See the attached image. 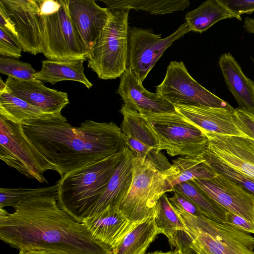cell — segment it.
<instances>
[{"label":"cell","mask_w":254,"mask_h":254,"mask_svg":"<svg viewBox=\"0 0 254 254\" xmlns=\"http://www.w3.org/2000/svg\"><path fill=\"white\" fill-rule=\"evenodd\" d=\"M57 192L32 196L12 213L0 208V239L19 250L31 247L67 254H109L111 249L59 206Z\"/></svg>","instance_id":"obj_1"},{"label":"cell","mask_w":254,"mask_h":254,"mask_svg":"<svg viewBox=\"0 0 254 254\" xmlns=\"http://www.w3.org/2000/svg\"><path fill=\"white\" fill-rule=\"evenodd\" d=\"M21 125L61 177L115 155L126 146L121 128L113 122L88 120L73 127L64 117L33 120Z\"/></svg>","instance_id":"obj_2"},{"label":"cell","mask_w":254,"mask_h":254,"mask_svg":"<svg viewBox=\"0 0 254 254\" xmlns=\"http://www.w3.org/2000/svg\"><path fill=\"white\" fill-rule=\"evenodd\" d=\"M174 209L185 226L168 240L176 254H254V237L250 233L204 215Z\"/></svg>","instance_id":"obj_3"},{"label":"cell","mask_w":254,"mask_h":254,"mask_svg":"<svg viewBox=\"0 0 254 254\" xmlns=\"http://www.w3.org/2000/svg\"><path fill=\"white\" fill-rule=\"evenodd\" d=\"M124 152V149L61 177L57 183L56 199L59 207L79 223L90 218Z\"/></svg>","instance_id":"obj_4"},{"label":"cell","mask_w":254,"mask_h":254,"mask_svg":"<svg viewBox=\"0 0 254 254\" xmlns=\"http://www.w3.org/2000/svg\"><path fill=\"white\" fill-rule=\"evenodd\" d=\"M111 17L90 51L88 67L102 79L120 77L127 68L130 9H109Z\"/></svg>","instance_id":"obj_5"},{"label":"cell","mask_w":254,"mask_h":254,"mask_svg":"<svg viewBox=\"0 0 254 254\" xmlns=\"http://www.w3.org/2000/svg\"><path fill=\"white\" fill-rule=\"evenodd\" d=\"M132 155L131 184L119 209L130 222L137 224L154 218L158 200L168 190L163 171L150 161Z\"/></svg>","instance_id":"obj_6"},{"label":"cell","mask_w":254,"mask_h":254,"mask_svg":"<svg viewBox=\"0 0 254 254\" xmlns=\"http://www.w3.org/2000/svg\"><path fill=\"white\" fill-rule=\"evenodd\" d=\"M159 143L158 151L174 157L196 156L206 149L204 133L176 110L141 114Z\"/></svg>","instance_id":"obj_7"},{"label":"cell","mask_w":254,"mask_h":254,"mask_svg":"<svg viewBox=\"0 0 254 254\" xmlns=\"http://www.w3.org/2000/svg\"><path fill=\"white\" fill-rule=\"evenodd\" d=\"M0 159L25 177L43 183L47 170L56 171L23 131L21 124L0 116Z\"/></svg>","instance_id":"obj_8"},{"label":"cell","mask_w":254,"mask_h":254,"mask_svg":"<svg viewBox=\"0 0 254 254\" xmlns=\"http://www.w3.org/2000/svg\"><path fill=\"white\" fill-rule=\"evenodd\" d=\"M60 7L52 13H40L43 54L49 60L86 61L90 50L70 17L67 0H60Z\"/></svg>","instance_id":"obj_9"},{"label":"cell","mask_w":254,"mask_h":254,"mask_svg":"<svg viewBox=\"0 0 254 254\" xmlns=\"http://www.w3.org/2000/svg\"><path fill=\"white\" fill-rule=\"evenodd\" d=\"M156 92L173 105L231 109L226 101L207 90L189 74L183 62H171Z\"/></svg>","instance_id":"obj_10"},{"label":"cell","mask_w":254,"mask_h":254,"mask_svg":"<svg viewBox=\"0 0 254 254\" xmlns=\"http://www.w3.org/2000/svg\"><path fill=\"white\" fill-rule=\"evenodd\" d=\"M190 32L186 22L164 38L149 30L129 27L127 68L133 71L138 82L142 84L165 51L174 41Z\"/></svg>","instance_id":"obj_11"},{"label":"cell","mask_w":254,"mask_h":254,"mask_svg":"<svg viewBox=\"0 0 254 254\" xmlns=\"http://www.w3.org/2000/svg\"><path fill=\"white\" fill-rule=\"evenodd\" d=\"M191 181L206 196L226 211L254 224V195L242 186L216 172L210 179Z\"/></svg>","instance_id":"obj_12"},{"label":"cell","mask_w":254,"mask_h":254,"mask_svg":"<svg viewBox=\"0 0 254 254\" xmlns=\"http://www.w3.org/2000/svg\"><path fill=\"white\" fill-rule=\"evenodd\" d=\"M0 4L13 22L24 52L44 53L40 21L39 0H0Z\"/></svg>","instance_id":"obj_13"},{"label":"cell","mask_w":254,"mask_h":254,"mask_svg":"<svg viewBox=\"0 0 254 254\" xmlns=\"http://www.w3.org/2000/svg\"><path fill=\"white\" fill-rule=\"evenodd\" d=\"M208 139V153L254 180V139L203 131Z\"/></svg>","instance_id":"obj_14"},{"label":"cell","mask_w":254,"mask_h":254,"mask_svg":"<svg viewBox=\"0 0 254 254\" xmlns=\"http://www.w3.org/2000/svg\"><path fill=\"white\" fill-rule=\"evenodd\" d=\"M120 112L123 116L121 129L132 153L150 161L157 167L164 166L168 160L158 151V142L142 115L124 104Z\"/></svg>","instance_id":"obj_15"},{"label":"cell","mask_w":254,"mask_h":254,"mask_svg":"<svg viewBox=\"0 0 254 254\" xmlns=\"http://www.w3.org/2000/svg\"><path fill=\"white\" fill-rule=\"evenodd\" d=\"M5 83L9 93L49 114H61L69 104L66 92L49 88L41 81L23 80L8 76Z\"/></svg>","instance_id":"obj_16"},{"label":"cell","mask_w":254,"mask_h":254,"mask_svg":"<svg viewBox=\"0 0 254 254\" xmlns=\"http://www.w3.org/2000/svg\"><path fill=\"white\" fill-rule=\"evenodd\" d=\"M67 8L77 31L90 51L110 20L111 11L93 0H67Z\"/></svg>","instance_id":"obj_17"},{"label":"cell","mask_w":254,"mask_h":254,"mask_svg":"<svg viewBox=\"0 0 254 254\" xmlns=\"http://www.w3.org/2000/svg\"><path fill=\"white\" fill-rule=\"evenodd\" d=\"M175 110L203 131L246 136L238 128L234 109L207 106L174 105Z\"/></svg>","instance_id":"obj_18"},{"label":"cell","mask_w":254,"mask_h":254,"mask_svg":"<svg viewBox=\"0 0 254 254\" xmlns=\"http://www.w3.org/2000/svg\"><path fill=\"white\" fill-rule=\"evenodd\" d=\"M117 92L124 104L141 114L161 113L175 111L174 105L158 93L147 91L139 83L133 71L127 68L120 77Z\"/></svg>","instance_id":"obj_19"},{"label":"cell","mask_w":254,"mask_h":254,"mask_svg":"<svg viewBox=\"0 0 254 254\" xmlns=\"http://www.w3.org/2000/svg\"><path fill=\"white\" fill-rule=\"evenodd\" d=\"M82 223L94 238L111 250L138 224L130 222L118 207L110 206L99 214L85 219Z\"/></svg>","instance_id":"obj_20"},{"label":"cell","mask_w":254,"mask_h":254,"mask_svg":"<svg viewBox=\"0 0 254 254\" xmlns=\"http://www.w3.org/2000/svg\"><path fill=\"white\" fill-rule=\"evenodd\" d=\"M219 66L229 91L238 104V109L254 115V81L243 72L230 53L220 56Z\"/></svg>","instance_id":"obj_21"},{"label":"cell","mask_w":254,"mask_h":254,"mask_svg":"<svg viewBox=\"0 0 254 254\" xmlns=\"http://www.w3.org/2000/svg\"><path fill=\"white\" fill-rule=\"evenodd\" d=\"M132 158L131 151L126 146L122 158L90 217L99 214L109 206L119 208L131 184Z\"/></svg>","instance_id":"obj_22"},{"label":"cell","mask_w":254,"mask_h":254,"mask_svg":"<svg viewBox=\"0 0 254 254\" xmlns=\"http://www.w3.org/2000/svg\"><path fill=\"white\" fill-rule=\"evenodd\" d=\"M163 172L166 178L168 191H173L174 187L180 183L193 179H210L216 174L206 163L202 153L196 156L178 157Z\"/></svg>","instance_id":"obj_23"},{"label":"cell","mask_w":254,"mask_h":254,"mask_svg":"<svg viewBox=\"0 0 254 254\" xmlns=\"http://www.w3.org/2000/svg\"><path fill=\"white\" fill-rule=\"evenodd\" d=\"M84 61V60L43 61L41 69L35 75V79L52 85L61 81L72 80L79 82L90 89L93 84L85 75Z\"/></svg>","instance_id":"obj_24"},{"label":"cell","mask_w":254,"mask_h":254,"mask_svg":"<svg viewBox=\"0 0 254 254\" xmlns=\"http://www.w3.org/2000/svg\"><path fill=\"white\" fill-rule=\"evenodd\" d=\"M241 20L222 4L220 0H207L185 16L190 31L202 33L216 22L228 18Z\"/></svg>","instance_id":"obj_25"},{"label":"cell","mask_w":254,"mask_h":254,"mask_svg":"<svg viewBox=\"0 0 254 254\" xmlns=\"http://www.w3.org/2000/svg\"><path fill=\"white\" fill-rule=\"evenodd\" d=\"M0 116L19 124L33 120L64 118L62 114H49L9 93L0 94Z\"/></svg>","instance_id":"obj_26"},{"label":"cell","mask_w":254,"mask_h":254,"mask_svg":"<svg viewBox=\"0 0 254 254\" xmlns=\"http://www.w3.org/2000/svg\"><path fill=\"white\" fill-rule=\"evenodd\" d=\"M153 218L137 224L109 254H144L150 244L160 234Z\"/></svg>","instance_id":"obj_27"},{"label":"cell","mask_w":254,"mask_h":254,"mask_svg":"<svg viewBox=\"0 0 254 254\" xmlns=\"http://www.w3.org/2000/svg\"><path fill=\"white\" fill-rule=\"evenodd\" d=\"M108 9L127 8L143 10L154 14L182 11L190 5L188 0H102Z\"/></svg>","instance_id":"obj_28"},{"label":"cell","mask_w":254,"mask_h":254,"mask_svg":"<svg viewBox=\"0 0 254 254\" xmlns=\"http://www.w3.org/2000/svg\"><path fill=\"white\" fill-rule=\"evenodd\" d=\"M174 191L181 193L189 198L209 219L217 222H225L227 211L206 196L191 181L175 186Z\"/></svg>","instance_id":"obj_29"},{"label":"cell","mask_w":254,"mask_h":254,"mask_svg":"<svg viewBox=\"0 0 254 254\" xmlns=\"http://www.w3.org/2000/svg\"><path fill=\"white\" fill-rule=\"evenodd\" d=\"M153 218L160 234L165 235L168 240L176 231L185 228L183 221L170 204L166 193L158 201Z\"/></svg>","instance_id":"obj_30"},{"label":"cell","mask_w":254,"mask_h":254,"mask_svg":"<svg viewBox=\"0 0 254 254\" xmlns=\"http://www.w3.org/2000/svg\"><path fill=\"white\" fill-rule=\"evenodd\" d=\"M58 185L42 188H0V208L10 206L13 208L19 203L40 193L57 192Z\"/></svg>","instance_id":"obj_31"},{"label":"cell","mask_w":254,"mask_h":254,"mask_svg":"<svg viewBox=\"0 0 254 254\" xmlns=\"http://www.w3.org/2000/svg\"><path fill=\"white\" fill-rule=\"evenodd\" d=\"M202 155L206 163L215 172L230 178L254 195V180L231 168L205 150Z\"/></svg>","instance_id":"obj_32"},{"label":"cell","mask_w":254,"mask_h":254,"mask_svg":"<svg viewBox=\"0 0 254 254\" xmlns=\"http://www.w3.org/2000/svg\"><path fill=\"white\" fill-rule=\"evenodd\" d=\"M36 71L32 65L9 57L0 58V72L23 80H35Z\"/></svg>","instance_id":"obj_33"},{"label":"cell","mask_w":254,"mask_h":254,"mask_svg":"<svg viewBox=\"0 0 254 254\" xmlns=\"http://www.w3.org/2000/svg\"><path fill=\"white\" fill-rule=\"evenodd\" d=\"M22 51L17 37L0 28V55L16 59L21 56Z\"/></svg>","instance_id":"obj_34"},{"label":"cell","mask_w":254,"mask_h":254,"mask_svg":"<svg viewBox=\"0 0 254 254\" xmlns=\"http://www.w3.org/2000/svg\"><path fill=\"white\" fill-rule=\"evenodd\" d=\"M234 120L240 131L254 139V115L237 108L234 109Z\"/></svg>","instance_id":"obj_35"},{"label":"cell","mask_w":254,"mask_h":254,"mask_svg":"<svg viewBox=\"0 0 254 254\" xmlns=\"http://www.w3.org/2000/svg\"><path fill=\"white\" fill-rule=\"evenodd\" d=\"M174 192V195L168 198L170 204L174 208L194 216L203 215L199 208L189 198L177 191Z\"/></svg>","instance_id":"obj_36"},{"label":"cell","mask_w":254,"mask_h":254,"mask_svg":"<svg viewBox=\"0 0 254 254\" xmlns=\"http://www.w3.org/2000/svg\"><path fill=\"white\" fill-rule=\"evenodd\" d=\"M220 1L241 20L242 14L254 12V0H220Z\"/></svg>","instance_id":"obj_37"},{"label":"cell","mask_w":254,"mask_h":254,"mask_svg":"<svg viewBox=\"0 0 254 254\" xmlns=\"http://www.w3.org/2000/svg\"><path fill=\"white\" fill-rule=\"evenodd\" d=\"M225 222L232 224L242 231L254 234V224L245 218L227 211Z\"/></svg>","instance_id":"obj_38"},{"label":"cell","mask_w":254,"mask_h":254,"mask_svg":"<svg viewBox=\"0 0 254 254\" xmlns=\"http://www.w3.org/2000/svg\"><path fill=\"white\" fill-rule=\"evenodd\" d=\"M0 28L11 33L17 37L13 23L8 16L1 4H0Z\"/></svg>","instance_id":"obj_39"},{"label":"cell","mask_w":254,"mask_h":254,"mask_svg":"<svg viewBox=\"0 0 254 254\" xmlns=\"http://www.w3.org/2000/svg\"><path fill=\"white\" fill-rule=\"evenodd\" d=\"M18 254H67L62 252L53 250L36 249L25 247L19 250Z\"/></svg>","instance_id":"obj_40"},{"label":"cell","mask_w":254,"mask_h":254,"mask_svg":"<svg viewBox=\"0 0 254 254\" xmlns=\"http://www.w3.org/2000/svg\"><path fill=\"white\" fill-rule=\"evenodd\" d=\"M243 26L246 32L254 34V18L246 17Z\"/></svg>","instance_id":"obj_41"},{"label":"cell","mask_w":254,"mask_h":254,"mask_svg":"<svg viewBox=\"0 0 254 254\" xmlns=\"http://www.w3.org/2000/svg\"><path fill=\"white\" fill-rule=\"evenodd\" d=\"M8 88L6 85L5 82L2 80L1 78H0V94L3 93H7Z\"/></svg>","instance_id":"obj_42"},{"label":"cell","mask_w":254,"mask_h":254,"mask_svg":"<svg viewBox=\"0 0 254 254\" xmlns=\"http://www.w3.org/2000/svg\"><path fill=\"white\" fill-rule=\"evenodd\" d=\"M149 254H176L174 252H156L152 253H150Z\"/></svg>","instance_id":"obj_43"},{"label":"cell","mask_w":254,"mask_h":254,"mask_svg":"<svg viewBox=\"0 0 254 254\" xmlns=\"http://www.w3.org/2000/svg\"><path fill=\"white\" fill-rule=\"evenodd\" d=\"M252 58V61H253V63H254V61L253 59L252 58Z\"/></svg>","instance_id":"obj_44"}]
</instances>
